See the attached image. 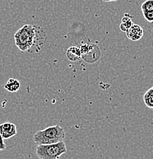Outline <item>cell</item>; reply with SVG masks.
<instances>
[{
	"label": "cell",
	"mask_w": 153,
	"mask_h": 159,
	"mask_svg": "<svg viewBox=\"0 0 153 159\" xmlns=\"http://www.w3.org/2000/svg\"><path fill=\"white\" fill-rule=\"evenodd\" d=\"M141 10H142V12H144V11H152L153 0H146L141 5Z\"/></svg>",
	"instance_id": "30bf717a"
},
{
	"label": "cell",
	"mask_w": 153,
	"mask_h": 159,
	"mask_svg": "<svg viewBox=\"0 0 153 159\" xmlns=\"http://www.w3.org/2000/svg\"><path fill=\"white\" fill-rule=\"evenodd\" d=\"M0 133L4 139H9L17 135V128L11 122H4L0 124Z\"/></svg>",
	"instance_id": "277c9868"
},
{
	"label": "cell",
	"mask_w": 153,
	"mask_h": 159,
	"mask_svg": "<svg viewBox=\"0 0 153 159\" xmlns=\"http://www.w3.org/2000/svg\"><path fill=\"white\" fill-rule=\"evenodd\" d=\"M66 137L63 128L60 125H53L37 131L34 135L33 139L37 145H49L62 142Z\"/></svg>",
	"instance_id": "7a4b0ae2"
},
{
	"label": "cell",
	"mask_w": 153,
	"mask_h": 159,
	"mask_svg": "<svg viewBox=\"0 0 153 159\" xmlns=\"http://www.w3.org/2000/svg\"><path fill=\"white\" fill-rule=\"evenodd\" d=\"M103 2H113V1H117V0H102Z\"/></svg>",
	"instance_id": "4fadbf2b"
},
{
	"label": "cell",
	"mask_w": 153,
	"mask_h": 159,
	"mask_svg": "<svg viewBox=\"0 0 153 159\" xmlns=\"http://www.w3.org/2000/svg\"><path fill=\"white\" fill-rule=\"evenodd\" d=\"M21 84L18 80L10 78L5 85V89L10 93H15L20 89Z\"/></svg>",
	"instance_id": "ba28073f"
},
{
	"label": "cell",
	"mask_w": 153,
	"mask_h": 159,
	"mask_svg": "<svg viewBox=\"0 0 153 159\" xmlns=\"http://www.w3.org/2000/svg\"><path fill=\"white\" fill-rule=\"evenodd\" d=\"M38 27L31 25H24L20 29L18 30L14 35L15 42L19 51L22 52L28 51L34 45L37 44L40 38L37 39L42 31H37Z\"/></svg>",
	"instance_id": "6da1fadb"
},
{
	"label": "cell",
	"mask_w": 153,
	"mask_h": 159,
	"mask_svg": "<svg viewBox=\"0 0 153 159\" xmlns=\"http://www.w3.org/2000/svg\"><path fill=\"white\" fill-rule=\"evenodd\" d=\"M66 57L70 61H73V62L79 61L82 57L80 48L76 46H72L69 48L66 51Z\"/></svg>",
	"instance_id": "8992f818"
},
{
	"label": "cell",
	"mask_w": 153,
	"mask_h": 159,
	"mask_svg": "<svg viewBox=\"0 0 153 159\" xmlns=\"http://www.w3.org/2000/svg\"><path fill=\"white\" fill-rule=\"evenodd\" d=\"M66 152V145L63 141L49 145H37L36 148V154L40 159H59Z\"/></svg>",
	"instance_id": "3957f363"
},
{
	"label": "cell",
	"mask_w": 153,
	"mask_h": 159,
	"mask_svg": "<svg viewBox=\"0 0 153 159\" xmlns=\"http://www.w3.org/2000/svg\"><path fill=\"white\" fill-rule=\"evenodd\" d=\"M143 100L148 108L153 109V87L146 91L143 96Z\"/></svg>",
	"instance_id": "9c48e42d"
},
{
	"label": "cell",
	"mask_w": 153,
	"mask_h": 159,
	"mask_svg": "<svg viewBox=\"0 0 153 159\" xmlns=\"http://www.w3.org/2000/svg\"><path fill=\"white\" fill-rule=\"evenodd\" d=\"M6 148V145L4 142V139L2 136L1 133H0V151L5 150Z\"/></svg>",
	"instance_id": "7c38bea8"
},
{
	"label": "cell",
	"mask_w": 153,
	"mask_h": 159,
	"mask_svg": "<svg viewBox=\"0 0 153 159\" xmlns=\"http://www.w3.org/2000/svg\"><path fill=\"white\" fill-rule=\"evenodd\" d=\"M126 34L129 39L132 41H139L142 38L144 31L140 25L137 24H133L126 31Z\"/></svg>",
	"instance_id": "5b68a950"
},
{
	"label": "cell",
	"mask_w": 153,
	"mask_h": 159,
	"mask_svg": "<svg viewBox=\"0 0 153 159\" xmlns=\"http://www.w3.org/2000/svg\"><path fill=\"white\" fill-rule=\"evenodd\" d=\"M145 19L149 22H153V11H144L142 12Z\"/></svg>",
	"instance_id": "8fae6325"
},
{
	"label": "cell",
	"mask_w": 153,
	"mask_h": 159,
	"mask_svg": "<svg viewBox=\"0 0 153 159\" xmlns=\"http://www.w3.org/2000/svg\"><path fill=\"white\" fill-rule=\"evenodd\" d=\"M133 18V16H130L128 13H125L122 19H121V25H120V29H121V31L126 32L129 30L130 28L133 25V22L132 21Z\"/></svg>",
	"instance_id": "52a82bcc"
}]
</instances>
